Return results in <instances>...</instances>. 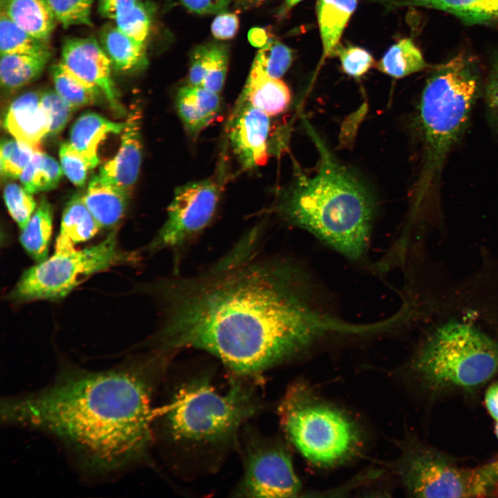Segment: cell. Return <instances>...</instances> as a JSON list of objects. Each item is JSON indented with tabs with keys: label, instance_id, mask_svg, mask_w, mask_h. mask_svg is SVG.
<instances>
[{
	"label": "cell",
	"instance_id": "cell-27",
	"mask_svg": "<svg viewBox=\"0 0 498 498\" xmlns=\"http://www.w3.org/2000/svg\"><path fill=\"white\" fill-rule=\"evenodd\" d=\"M376 66L380 71L400 78L423 70L427 64L414 42L403 38L387 50Z\"/></svg>",
	"mask_w": 498,
	"mask_h": 498
},
{
	"label": "cell",
	"instance_id": "cell-50",
	"mask_svg": "<svg viewBox=\"0 0 498 498\" xmlns=\"http://www.w3.org/2000/svg\"><path fill=\"white\" fill-rule=\"evenodd\" d=\"M495 432H496L497 436L498 437V421H497V423L496 425Z\"/></svg>",
	"mask_w": 498,
	"mask_h": 498
},
{
	"label": "cell",
	"instance_id": "cell-7",
	"mask_svg": "<svg viewBox=\"0 0 498 498\" xmlns=\"http://www.w3.org/2000/svg\"><path fill=\"white\" fill-rule=\"evenodd\" d=\"M279 415L288 439L316 465L335 464L348 457L357 445L356 430L348 418L316 400L300 384L288 389Z\"/></svg>",
	"mask_w": 498,
	"mask_h": 498
},
{
	"label": "cell",
	"instance_id": "cell-26",
	"mask_svg": "<svg viewBox=\"0 0 498 498\" xmlns=\"http://www.w3.org/2000/svg\"><path fill=\"white\" fill-rule=\"evenodd\" d=\"M50 57L21 54H1V87L8 92L16 91L37 78Z\"/></svg>",
	"mask_w": 498,
	"mask_h": 498
},
{
	"label": "cell",
	"instance_id": "cell-5",
	"mask_svg": "<svg viewBox=\"0 0 498 498\" xmlns=\"http://www.w3.org/2000/svg\"><path fill=\"white\" fill-rule=\"evenodd\" d=\"M478 89L475 64L463 55L439 66L427 80L418 116L426 177L432 178L439 172L464 129Z\"/></svg>",
	"mask_w": 498,
	"mask_h": 498
},
{
	"label": "cell",
	"instance_id": "cell-12",
	"mask_svg": "<svg viewBox=\"0 0 498 498\" xmlns=\"http://www.w3.org/2000/svg\"><path fill=\"white\" fill-rule=\"evenodd\" d=\"M226 127L232 151L243 169H251L266 163L270 131L269 116L239 98Z\"/></svg>",
	"mask_w": 498,
	"mask_h": 498
},
{
	"label": "cell",
	"instance_id": "cell-8",
	"mask_svg": "<svg viewBox=\"0 0 498 498\" xmlns=\"http://www.w3.org/2000/svg\"><path fill=\"white\" fill-rule=\"evenodd\" d=\"M128 260L118 248L116 232L82 250L55 252L26 270L10 293L16 302L57 300L66 297L89 277Z\"/></svg>",
	"mask_w": 498,
	"mask_h": 498
},
{
	"label": "cell",
	"instance_id": "cell-40",
	"mask_svg": "<svg viewBox=\"0 0 498 498\" xmlns=\"http://www.w3.org/2000/svg\"><path fill=\"white\" fill-rule=\"evenodd\" d=\"M210 44L196 47L192 55L189 69V84L201 86L208 64Z\"/></svg>",
	"mask_w": 498,
	"mask_h": 498
},
{
	"label": "cell",
	"instance_id": "cell-24",
	"mask_svg": "<svg viewBox=\"0 0 498 498\" xmlns=\"http://www.w3.org/2000/svg\"><path fill=\"white\" fill-rule=\"evenodd\" d=\"M100 38L102 48L116 70L129 72L145 65V44L131 39L116 26L106 25Z\"/></svg>",
	"mask_w": 498,
	"mask_h": 498
},
{
	"label": "cell",
	"instance_id": "cell-44",
	"mask_svg": "<svg viewBox=\"0 0 498 498\" xmlns=\"http://www.w3.org/2000/svg\"><path fill=\"white\" fill-rule=\"evenodd\" d=\"M137 1L138 0H99L98 11L102 17L115 20L118 15Z\"/></svg>",
	"mask_w": 498,
	"mask_h": 498
},
{
	"label": "cell",
	"instance_id": "cell-32",
	"mask_svg": "<svg viewBox=\"0 0 498 498\" xmlns=\"http://www.w3.org/2000/svg\"><path fill=\"white\" fill-rule=\"evenodd\" d=\"M0 151L1 176L17 178L37 150L16 139H5L1 142Z\"/></svg>",
	"mask_w": 498,
	"mask_h": 498
},
{
	"label": "cell",
	"instance_id": "cell-41",
	"mask_svg": "<svg viewBox=\"0 0 498 498\" xmlns=\"http://www.w3.org/2000/svg\"><path fill=\"white\" fill-rule=\"evenodd\" d=\"M239 29V17L235 13L220 12L213 20L211 32L219 39L233 38Z\"/></svg>",
	"mask_w": 498,
	"mask_h": 498
},
{
	"label": "cell",
	"instance_id": "cell-22",
	"mask_svg": "<svg viewBox=\"0 0 498 498\" xmlns=\"http://www.w3.org/2000/svg\"><path fill=\"white\" fill-rule=\"evenodd\" d=\"M1 11L30 35L46 40L57 21L46 0H1Z\"/></svg>",
	"mask_w": 498,
	"mask_h": 498
},
{
	"label": "cell",
	"instance_id": "cell-38",
	"mask_svg": "<svg viewBox=\"0 0 498 498\" xmlns=\"http://www.w3.org/2000/svg\"><path fill=\"white\" fill-rule=\"evenodd\" d=\"M40 102L50 122L49 136L60 133L75 110L55 91H46L40 94Z\"/></svg>",
	"mask_w": 498,
	"mask_h": 498
},
{
	"label": "cell",
	"instance_id": "cell-46",
	"mask_svg": "<svg viewBox=\"0 0 498 498\" xmlns=\"http://www.w3.org/2000/svg\"><path fill=\"white\" fill-rule=\"evenodd\" d=\"M249 39L255 46H263L268 40L266 33L261 28H254L249 33Z\"/></svg>",
	"mask_w": 498,
	"mask_h": 498
},
{
	"label": "cell",
	"instance_id": "cell-20",
	"mask_svg": "<svg viewBox=\"0 0 498 498\" xmlns=\"http://www.w3.org/2000/svg\"><path fill=\"white\" fill-rule=\"evenodd\" d=\"M130 192L95 175L82 199L100 228H111L123 216Z\"/></svg>",
	"mask_w": 498,
	"mask_h": 498
},
{
	"label": "cell",
	"instance_id": "cell-36",
	"mask_svg": "<svg viewBox=\"0 0 498 498\" xmlns=\"http://www.w3.org/2000/svg\"><path fill=\"white\" fill-rule=\"evenodd\" d=\"M228 50L222 44H210V48L205 77L201 86L220 93L227 74Z\"/></svg>",
	"mask_w": 498,
	"mask_h": 498
},
{
	"label": "cell",
	"instance_id": "cell-35",
	"mask_svg": "<svg viewBox=\"0 0 498 498\" xmlns=\"http://www.w3.org/2000/svg\"><path fill=\"white\" fill-rule=\"evenodd\" d=\"M3 198L8 212L19 228L24 229L35 211L37 204L32 194L18 184H7Z\"/></svg>",
	"mask_w": 498,
	"mask_h": 498
},
{
	"label": "cell",
	"instance_id": "cell-37",
	"mask_svg": "<svg viewBox=\"0 0 498 498\" xmlns=\"http://www.w3.org/2000/svg\"><path fill=\"white\" fill-rule=\"evenodd\" d=\"M335 54L339 57L343 71L351 77L363 75L374 64L371 53L359 46H343L339 44L335 49Z\"/></svg>",
	"mask_w": 498,
	"mask_h": 498
},
{
	"label": "cell",
	"instance_id": "cell-34",
	"mask_svg": "<svg viewBox=\"0 0 498 498\" xmlns=\"http://www.w3.org/2000/svg\"><path fill=\"white\" fill-rule=\"evenodd\" d=\"M94 0H46L57 21L64 28L71 26H92L91 8Z\"/></svg>",
	"mask_w": 498,
	"mask_h": 498
},
{
	"label": "cell",
	"instance_id": "cell-13",
	"mask_svg": "<svg viewBox=\"0 0 498 498\" xmlns=\"http://www.w3.org/2000/svg\"><path fill=\"white\" fill-rule=\"evenodd\" d=\"M60 62L77 77L98 87L113 108H120L111 77V62L94 38L66 39L62 46Z\"/></svg>",
	"mask_w": 498,
	"mask_h": 498
},
{
	"label": "cell",
	"instance_id": "cell-49",
	"mask_svg": "<svg viewBox=\"0 0 498 498\" xmlns=\"http://www.w3.org/2000/svg\"><path fill=\"white\" fill-rule=\"evenodd\" d=\"M493 463H494L495 466L496 467V468H497V471H498V459L496 460V461H493Z\"/></svg>",
	"mask_w": 498,
	"mask_h": 498
},
{
	"label": "cell",
	"instance_id": "cell-3",
	"mask_svg": "<svg viewBox=\"0 0 498 498\" xmlns=\"http://www.w3.org/2000/svg\"><path fill=\"white\" fill-rule=\"evenodd\" d=\"M320 153L316 172L297 176L283 194L277 212L349 260L366 254L374 204L364 185L329 152L315 135Z\"/></svg>",
	"mask_w": 498,
	"mask_h": 498
},
{
	"label": "cell",
	"instance_id": "cell-10",
	"mask_svg": "<svg viewBox=\"0 0 498 498\" xmlns=\"http://www.w3.org/2000/svg\"><path fill=\"white\" fill-rule=\"evenodd\" d=\"M222 189L223 183L216 177L176 188L167 209L166 220L147 249L153 252L171 250L177 258L212 221Z\"/></svg>",
	"mask_w": 498,
	"mask_h": 498
},
{
	"label": "cell",
	"instance_id": "cell-29",
	"mask_svg": "<svg viewBox=\"0 0 498 498\" xmlns=\"http://www.w3.org/2000/svg\"><path fill=\"white\" fill-rule=\"evenodd\" d=\"M0 53L50 57L46 40L38 39L23 30L6 14L0 15Z\"/></svg>",
	"mask_w": 498,
	"mask_h": 498
},
{
	"label": "cell",
	"instance_id": "cell-19",
	"mask_svg": "<svg viewBox=\"0 0 498 498\" xmlns=\"http://www.w3.org/2000/svg\"><path fill=\"white\" fill-rule=\"evenodd\" d=\"M239 98L269 116L284 111L290 102L288 86L279 78L272 77L252 65Z\"/></svg>",
	"mask_w": 498,
	"mask_h": 498
},
{
	"label": "cell",
	"instance_id": "cell-16",
	"mask_svg": "<svg viewBox=\"0 0 498 498\" xmlns=\"http://www.w3.org/2000/svg\"><path fill=\"white\" fill-rule=\"evenodd\" d=\"M387 10L421 7L446 12L462 21L498 27V0H369Z\"/></svg>",
	"mask_w": 498,
	"mask_h": 498
},
{
	"label": "cell",
	"instance_id": "cell-25",
	"mask_svg": "<svg viewBox=\"0 0 498 498\" xmlns=\"http://www.w3.org/2000/svg\"><path fill=\"white\" fill-rule=\"evenodd\" d=\"M52 229V208L46 197L42 196L19 237L24 249L37 263L48 258Z\"/></svg>",
	"mask_w": 498,
	"mask_h": 498
},
{
	"label": "cell",
	"instance_id": "cell-31",
	"mask_svg": "<svg viewBox=\"0 0 498 498\" xmlns=\"http://www.w3.org/2000/svg\"><path fill=\"white\" fill-rule=\"evenodd\" d=\"M293 55L289 47L278 40L268 39L257 53L252 65L270 77L280 78L291 65Z\"/></svg>",
	"mask_w": 498,
	"mask_h": 498
},
{
	"label": "cell",
	"instance_id": "cell-39",
	"mask_svg": "<svg viewBox=\"0 0 498 498\" xmlns=\"http://www.w3.org/2000/svg\"><path fill=\"white\" fill-rule=\"evenodd\" d=\"M61 168L66 177L77 186H82L90 169L85 159L68 142L60 145L59 151Z\"/></svg>",
	"mask_w": 498,
	"mask_h": 498
},
{
	"label": "cell",
	"instance_id": "cell-18",
	"mask_svg": "<svg viewBox=\"0 0 498 498\" xmlns=\"http://www.w3.org/2000/svg\"><path fill=\"white\" fill-rule=\"evenodd\" d=\"M125 125L126 122H113L98 113L86 112L74 122L69 143L85 159L89 168L93 169L100 162L99 144L109 135L122 132Z\"/></svg>",
	"mask_w": 498,
	"mask_h": 498
},
{
	"label": "cell",
	"instance_id": "cell-11",
	"mask_svg": "<svg viewBox=\"0 0 498 498\" xmlns=\"http://www.w3.org/2000/svg\"><path fill=\"white\" fill-rule=\"evenodd\" d=\"M244 454V474L237 490L238 495L289 497L299 492L300 483L290 457L280 445L252 435Z\"/></svg>",
	"mask_w": 498,
	"mask_h": 498
},
{
	"label": "cell",
	"instance_id": "cell-23",
	"mask_svg": "<svg viewBox=\"0 0 498 498\" xmlns=\"http://www.w3.org/2000/svg\"><path fill=\"white\" fill-rule=\"evenodd\" d=\"M358 0H317L316 15L322 46V59L334 55Z\"/></svg>",
	"mask_w": 498,
	"mask_h": 498
},
{
	"label": "cell",
	"instance_id": "cell-6",
	"mask_svg": "<svg viewBox=\"0 0 498 498\" xmlns=\"http://www.w3.org/2000/svg\"><path fill=\"white\" fill-rule=\"evenodd\" d=\"M412 367L431 389L474 388L498 373V341L474 326L450 322L428 337Z\"/></svg>",
	"mask_w": 498,
	"mask_h": 498
},
{
	"label": "cell",
	"instance_id": "cell-14",
	"mask_svg": "<svg viewBox=\"0 0 498 498\" xmlns=\"http://www.w3.org/2000/svg\"><path fill=\"white\" fill-rule=\"evenodd\" d=\"M141 118L139 107L131 110L117 154L102 165L98 174L102 180L129 192L138 179L141 167Z\"/></svg>",
	"mask_w": 498,
	"mask_h": 498
},
{
	"label": "cell",
	"instance_id": "cell-1",
	"mask_svg": "<svg viewBox=\"0 0 498 498\" xmlns=\"http://www.w3.org/2000/svg\"><path fill=\"white\" fill-rule=\"evenodd\" d=\"M257 235L254 230L204 270L151 286L161 307L157 351L202 350L250 378L323 336L362 333V324L315 307L300 270L259 254Z\"/></svg>",
	"mask_w": 498,
	"mask_h": 498
},
{
	"label": "cell",
	"instance_id": "cell-48",
	"mask_svg": "<svg viewBox=\"0 0 498 498\" xmlns=\"http://www.w3.org/2000/svg\"><path fill=\"white\" fill-rule=\"evenodd\" d=\"M302 0H284L281 9L279 11V16L284 17L297 3Z\"/></svg>",
	"mask_w": 498,
	"mask_h": 498
},
{
	"label": "cell",
	"instance_id": "cell-17",
	"mask_svg": "<svg viewBox=\"0 0 498 498\" xmlns=\"http://www.w3.org/2000/svg\"><path fill=\"white\" fill-rule=\"evenodd\" d=\"M177 113L189 135L197 136L219 114V93L201 86L188 84L178 89L176 98Z\"/></svg>",
	"mask_w": 498,
	"mask_h": 498
},
{
	"label": "cell",
	"instance_id": "cell-47",
	"mask_svg": "<svg viewBox=\"0 0 498 498\" xmlns=\"http://www.w3.org/2000/svg\"><path fill=\"white\" fill-rule=\"evenodd\" d=\"M237 8L241 9H249L257 7L264 3L266 0H234Z\"/></svg>",
	"mask_w": 498,
	"mask_h": 498
},
{
	"label": "cell",
	"instance_id": "cell-45",
	"mask_svg": "<svg viewBox=\"0 0 498 498\" xmlns=\"http://www.w3.org/2000/svg\"><path fill=\"white\" fill-rule=\"evenodd\" d=\"M486 405L491 416L498 421V382L492 384L488 389L486 397Z\"/></svg>",
	"mask_w": 498,
	"mask_h": 498
},
{
	"label": "cell",
	"instance_id": "cell-9",
	"mask_svg": "<svg viewBox=\"0 0 498 498\" xmlns=\"http://www.w3.org/2000/svg\"><path fill=\"white\" fill-rule=\"evenodd\" d=\"M399 471L407 490L421 497H486L498 484L492 462L476 468H461L429 448L409 452Z\"/></svg>",
	"mask_w": 498,
	"mask_h": 498
},
{
	"label": "cell",
	"instance_id": "cell-28",
	"mask_svg": "<svg viewBox=\"0 0 498 498\" xmlns=\"http://www.w3.org/2000/svg\"><path fill=\"white\" fill-rule=\"evenodd\" d=\"M55 91L75 110L95 103L102 92L95 86L82 80L61 62L51 67Z\"/></svg>",
	"mask_w": 498,
	"mask_h": 498
},
{
	"label": "cell",
	"instance_id": "cell-21",
	"mask_svg": "<svg viewBox=\"0 0 498 498\" xmlns=\"http://www.w3.org/2000/svg\"><path fill=\"white\" fill-rule=\"evenodd\" d=\"M100 228V226L84 203L82 196H73L63 211L55 252L75 250L77 244L90 240Z\"/></svg>",
	"mask_w": 498,
	"mask_h": 498
},
{
	"label": "cell",
	"instance_id": "cell-42",
	"mask_svg": "<svg viewBox=\"0 0 498 498\" xmlns=\"http://www.w3.org/2000/svg\"><path fill=\"white\" fill-rule=\"evenodd\" d=\"M486 101L490 113L498 124V59L493 62L488 75Z\"/></svg>",
	"mask_w": 498,
	"mask_h": 498
},
{
	"label": "cell",
	"instance_id": "cell-2",
	"mask_svg": "<svg viewBox=\"0 0 498 498\" xmlns=\"http://www.w3.org/2000/svg\"><path fill=\"white\" fill-rule=\"evenodd\" d=\"M160 356L109 371H70L48 387L8 400L2 416L59 438L94 468L121 467L142 456L151 443L147 371Z\"/></svg>",
	"mask_w": 498,
	"mask_h": 498
},
{
	"label": "cell",
	"instance_id": "cell-30",
	"mask_svg": "<svg viewBox=\"0 0 498 498\" xmlns=\"http://www.w3.org/2000/svg\"><path fill=\"white\" fill-rule=\"evenodd\" d=\"M62 172L53 157L39 150L34 153L19 178L25 190L35 194L55 188Z\"/></svg>",
	"mask_w": 498,
	"mask_h": 498
},
{
	"label": "cell",
	"instance_id": "cell-15",
	"mask_svg": "<svg viewBox=\"0 0 498 498\" xmlns=\"http://www.w3.org/2000/svg\"><path fill=\"white\" fill-rule=\"evenodd\" d=\"M6 129L17 140L40 150L42 140L49 136L50 122L40 102V94L26 92L12 101L5 118Z\"/></svg>",
	"mask_w": 498,
	"mask_h": 498
},
{
	"label": "cell",
	"instance_id": "cell-33",
	"mask_svg": "<svg viewBox=\"0 0 498 498\" xmlns=\"http://www.w3.org/2000/svg\"><path fill=\"white\" fill-rule=\"evenodd\" d=\"M115 21L120 31L136 42L145 44L151 25L150 10L145 4L138 1L118 15Z\"/></svg>",
	"mask_w": 498,
	"mask_h": 498
},
{
	"label": "cell",
	"instance_id": "cell-43",
	"mask_svg": "<svg viewBox=\"0 0 498 498\" xmlns=\"http://www.w3.org/2000/svg\"><path fill=\"white\" fill-rule=\"evenodd\" d=\"M190 11L199 15H210L224 11L232 0H181Z\"/></svg>",
	"mask_w": 498,
	"mask_h": 498
},
{
	"label": "cell",
	"instance_id": "cell-4",
	"mask_svg": "<svg viewBox=\"0 0 498 498\" xmlns=\"http://www.w3.org/2000/svg\"><path fill=\"white\" fill-rule=\"evenodd\" d=\"M219 391L206 375L180 385L163 412L166 433L176 443L217 445L231 441L239 427L261 409L254 389L242 380Z\"/></svg>",
	"mask_w": 498,
	"mask_h": 498
}]
</instances>
